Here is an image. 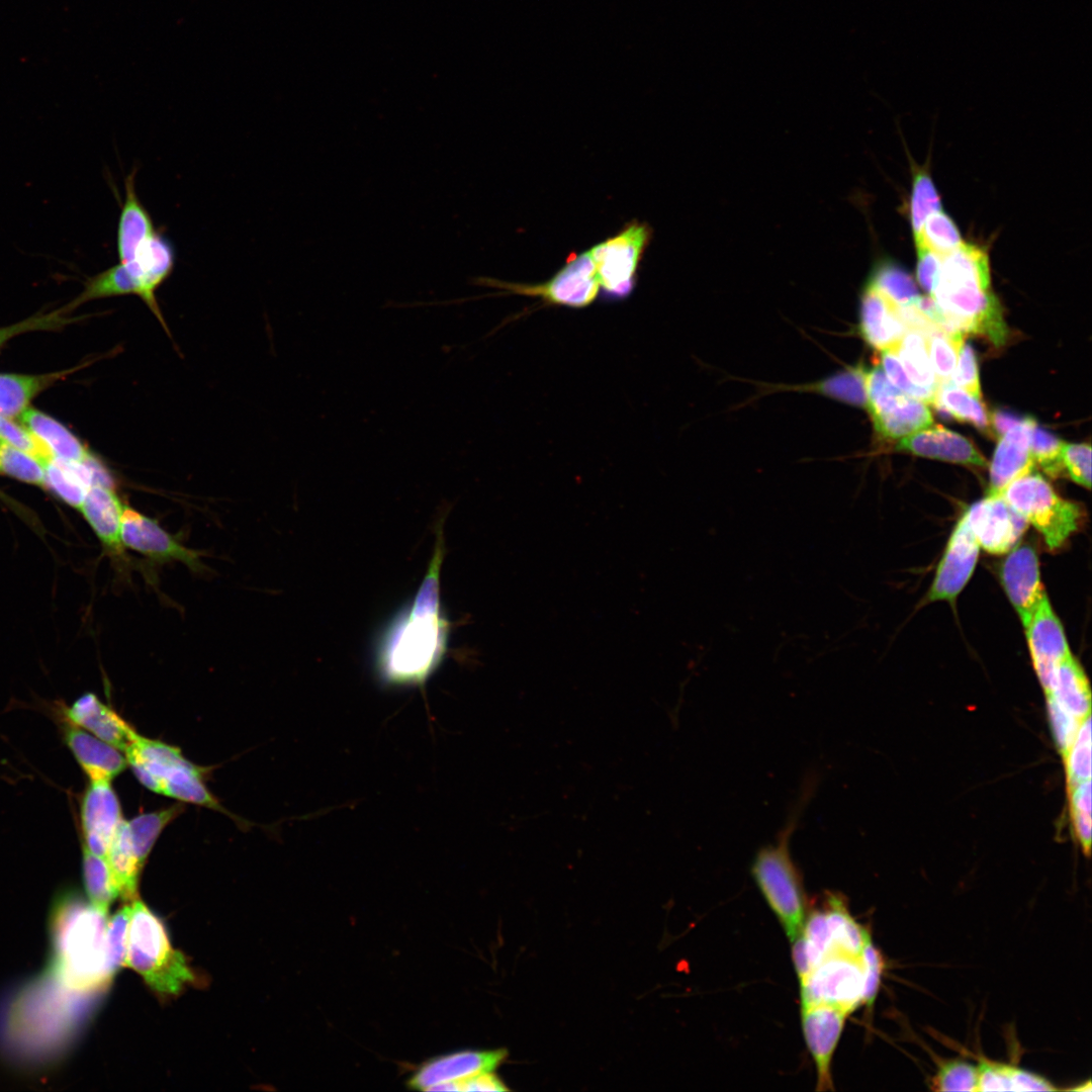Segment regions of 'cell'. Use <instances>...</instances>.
<instances>
[{
  "instance_id": "obj_2",
  "label": "cell",
  "mask_w": 1092,
  "mask_h": 1092,
  "mask_svg": "<svg viewBox=\"0 0 1092 1092\" xmlns=\"http://www.w3.org/2000/svg\"><path fill=\"white\" fill-rule=\"evenodd\" d=\"M930 296L953 331L984 336L997 347L1006 342L1008 329L991 290L988 255L981 248L963 243L943 257Z\"/></svg>"
},
{
  "instance_id": "obj_59",
  "label": "cell",
  "mask_w": 1092,
  "mask_h": 1092,
  "mask_svg": "<svg viewBox=\"0 0 1092 1092\" xmlns=\"http://www.w3.org/2000/svg\"><path fill=\"white\" fill-rule=\"evenodd\" d=\"M1070 1090H1074V1091H1091V1083H1090V1081H1087V1083H1085L1081 1087H1074V1088H1071Z\"/></svg>"
},
{
  "instance_id": "obj_52",
  "label": "cell",
  "mask_w": 1092,
  "mask_h": 1092,
  "mask_svg": "<svg viewBox=\"0 0 1092 1092\" xmlns=\"http://www.w3.org/2000/svg\"><path fill=\"white\" fill-rule=\"evenodd\" d=\"M1046 706L1056 745L1064 755L1072 745L1084 719H1078L1049 697H1046Z\"/></svg>"
},
{
  "instance_id": "obj_12",
  "label": "cell",
  "mask_w": 1092,
  "mask_h": 1092,
  "mask_svg": "<svg viewBox=\"0 0 1092 1092\" xmlns=\"http://www.w3.org/2000/svg\"><path fill=\"white\" fill-rule=\"evenodd\" d=\"M120 537L125 548L157 563L179 561L195 572L205 568L199 552L184 546L154 519L127 506L122 513Z\"/></svg>"
},
{
  "instance_id": "obj_55",
  "label": "cell",
  "mask_w": 1092,
  "mask_h": 1092,
  "mask_svg": "<svg viewBox=\"0 0 1092 1092\" xmlns=\"http://www.w3.org/2000/svg\"><path fill=\"white\" fill-rule=\"evenodd\" d=\"M861 957L866 970L863 1004L872 1007L879 990L884 962L872 940L867 943Z\"/></svg>"
},
{
  "instance_id": "obj_19",
  "label": "cell",
  "mask_w": 1092,
  "mask_h": 1092,
  "mask_svg": "<svg viewBox=\"0 0 1092 1092\" xmlns=\"http://www.w3.org/2000/svg\"><path fill=\"white\" fill-rule=\"evenodd\" d=\"M122 819L119 801L110 782H90L81 803L84 846L105 858Z\"/></svg>"
},
{
  "instance_id": "obj_18",
  "label": "cell",
  "mask_w": 1092,
  "mask_h": 1092,
  "mask_svg": "<svg viewBox=\"0 0 1092 1092\" xmlns=\"http://www.w3.org/2000/svg\"><path fill=\"white\" fill-rule=\"evenodd\" d=\"M507 1057L505 1050L459 1051L431 1059L410 1077L412 1089L428 1091L443 1082H461L484 1072H492Z\"/></svg>"
},
{
  "instance_id": "obj_31",
  "label": "cell",
  "mask_w": 1092,
  "mask_h": 1092,
  "mask_svg": "<svg viewBox=\"0 0 1092 1092\" xmlns=\"http://www.w3.org/2000/svg\"><path fill=\"white\" fill-rule=\"evenodd\" d=\"M80 367L40 375L0 373V415L20 417L34 396Z\"/></svg>"
},
{
  "instance_id": "obj_60",
  "label": "cell",
  "mask_w": 1092,
  "mask_h": 1092,
  "mask_svg": "<svg viewBox=\"0 0 1092 1092\" xmlns=\"http://www.w3.org/2000/svg\"><path fill=\"white\" fill-rule=\"evenodd\" d=\"M0 443H1V441H0Z\"/></svg>"
},
{
  "instance_id": "obj_58",
  "label": "cell",
  "mask_w": 1092,
  "mask_h": 1092,
  "mask_svg": "<svg viewBox=\"0 0 1092 1092\" xmlns=\"http://www.w3.org/2000/svg\"><path fill=\"white\" fill-rule=\"evenodd\" d=\"M1023 418L1017 417L1011 413L1004 411H996L990 418V424L993 426L995 434L1002 437L1009 429L1021 422Z\"/></svg>"
},
{
  "instance_id": "obj_57",
  "label": "cell",
  "mask_w": 1092,
  "mask_h": 1092,
  "mask_svg": "<svg viewBox=\"0 0 1092 1092\" xmlns=\"http://www.w3.org/2000/svg\"><path fill=\"white\" fill-rule=\"evenodd\" d=\"M460 1084V1091H506L505 1084L492 1074L484 1072L465 1079Z\"/></svg>"
},
{
  "instance_id": "obj_9",
  "label": "cell",
  "mask_w": 1092,
  "mask_h": 1092,
  "mask_svg": "<svg viewBox=\"0 0 1092 1092\" xmlns=\"http://www.w3.org/2000/svg\"><path fill=\"white\" fill-rule=\"evenodd\" d=\"M471 283L503 290L500 294L539 297L551 305L582 308L590 305L600 293L596 266L589 251L571 254L565 264L547 281L538 284L507 282L490 277H475Z\"/></svg>"
},
{
  "instance_id": "obj_41",
  "label": "cell",
  "mask_w": 1092,
  "mask_h": 1092,
  "mask_svg": "<svg viewBox=\"0 0 1092 1092\" xmlns=\"http://www.w3.org/2000/svg\"><path fill=\"white\" fill-rule=\"evenodd\" d=\"M924 336L938 385L950 381L960 347L964 342V334L949 333L938 327Z\"/></svg>"
},
{
  "instance_id": "obj_34",
  "label": "cell",
  "mask_w": 1092,
  "mask_h": 1092,
  "mask_svg": "<svg viewBox=\"0 0 1092 1092\" xmlns=\"http://www.w3.org/2000/svg\"><path fill=\"white\" fill-rule=\"evenodd\" d=\"M933 405L958 421L972 424L987 433L991 431L990 418L981 398L975 397L951 381L938 385Z\"/></svg>"
},
{
  "instance_id": "obj_10",
  "label": "cell",
  "mask_w": 1092,
  "mask_h": 1092,
  "mask_svg": "<svg viewBox=\"0 0 1092 1092\" xmlns=\"http://www.w3.org/2000/svg\"><path fill=\"white\" fill-rule=\"evenodd\" d=\"M801 1003L828 1005L847 1015L863 1004L866 970L862 957L832 952L800 982Z\"/></svg>"
},
{
  "instance_id": "obj_25",
  "label": "cell",
  "mask_w": 1092,
  "mask_h": 1092,
  "mask_svg": "<svg viewBox=\"0 0 1092 1092\" xmlns=\"http://www.w3.org/2000/svg\"><path fill=\"white\" fill-rule=\"evenodd\" d=\"M69 723L88 730L99 739L123 752L139 734L111 708L94 694L81 696L65 711Z\"/></svg>"
},
{
  "instance_id": "obj_38",
  "label": "cell",
  "mask_w": 1092,
  "mask_h": 1092,
  "mask_svg": "<svg viewBox=\"0 0 1092 1092\" xmlns=\"http://www.w3.org/2000/svg\"><path fill=\"white\" fill-rule=\"evenodd\" d=\"M83 877L91 905L107 914L108 908L118 896V892L106 859L91 852L85 846H83Z\"/></svg>"
},
{
  "instance_id": "obj_37",
  "label": "cell",
  "mask_w": 1092,
  "mask_h": 1092,
  "mask_svg": "<svg viewBox=\"0 0 1092 1092\" xmlns=\"http://www.w3.org/2000/svg\"><path fill=\"white\" fill-rule=\"evenodd\" d=\"M126 294L138 295V285L127 267L118 263L88 278L83 291L64 308L67 312H71L79 305L93 299Z\"/></svg>"
},
{
  "instance_id": "obj_26",
  "label": "cell",
  "mask_w": 1092,
  "mask_h": 1092,
  "mask_svg": "<svg viewBox=\"0 0 1092 1092\" xmlns=\"http://www.w3.org/2000/svg\"><path fill=\"white\" fill-rule=\"evenodd\" d=\"M65 740L90 782H111L127 765L119 749L69 722Z\"/></svg>"
},
{
  "instance_id": "obj_5",
  "label": "cell",
  "mask_w": 1092,
  "mask_h": 1092,
  "mask_svg": "<svg viewBox=\"0 0 1092 1092\" xmlns=\"http://www.w3.org/2000/svg\"><path fill=\"white\" fill-rule=\"evenodd\" d=\"M108 921L92 905L73 908L58 929L61 968L68 984L76 988L97 987L110 980L105 935Z\"/></svg>"
},
{
  "instance_id": "obj_42",
  "label": "cell",
  "mask_w": 1092,
  "mask_h": 1092,
  "mask_svg": "<svg viewBox=\"0 0 1092 1092\" xmlns=\"http://www.w3.org/2000/svg\"><path fill=\"white\" fill-rule=\"evenodd\" d=\"M897 305H909L920 296L912 277L891 262L875 267L868 280Z\"/></svg>"
},
{
  "instance_id": "obj_27",
  "label": "cell",
  "mask_w": 1092,
  "mask_h": 1092,
  "mask_svg": "<svg viewBox=\"0 0 1092 1092\" xmlns=\"http://www.w3.org/2000/svg\"><path fill=\"white\" fill-rule=\"evenodd\" d=\"M135 173L133 169L124 179L125 198L117 225V254L123 264L131 261L138 248L156 232L151 214L136 194Z\"/></svg>"
},
{
  "instance_id": "obj_16",
  "label": "cell",
  "mask_w": 1092,
  "mask_h": 1092,
  "mask_svg": "<svg viewBox=\"0 0 1092 1092\" xmlns=\"http://www.w3.org/2000/svg\"><path fill=\"white\" fill-rule=\"evenodd\" d=\"M1036 675L1046 692L1055 669L1071 653L1063 626L1046 595L1037 605L1024 627Z\"/></svg>"
},
{
  "instance_id": "obj_17",
  "label": "cell",
  "mask_w": 1092,
  "mask_h": 1092,
  "mask_svg": "<svg viewBox=\"0 0 1092 1092\" xmlns=\"http://www.w3.org/2000/svg\"><path fill=\"white\" fill-rule=\"evenodd\" d=\"M175 257L171 241L163 233L156 231L138 248L133 259L124 263L136 282L138 295L166 331L168 329L157 302L156 291L171 275Z\"/></svg>"
},
{
  "instance_id": "obj_20",
  "label": "cell",
  "mask_w": 1092,
  "mask_h": 1092,
  "mask_svg": "<svg viewBox=\"0 0 1092 1092\" xmlns=\"http://www.w3.org/2000/svg\"><path fill=\"white\" fill-rule=\"evenodd\" d=\"M1001 578L1008 599L1025 627L1045 596L1035 550L1028 544L1014 546L1002 564Z\"/></svg>"
},
{
  "instance_id": "obj_28",
  "label": "cell",
  "mask_w": 1092,
  "mask_h": 1092,
  "mask_svg": "<svg viewBox=\"0 0 1092 1092\" xmlns=\"http://www.w3.org/2000/svg\"><path fill=\"white\" fill-rule=\"evenodd\" d=\"M1046 697L1080 720L1090 716L1091 694L1084 670L1069 653L1055 669Z\"/></svg>"
},
{
  "instance_id": "obj_13",
  "label": "cell",
  "mask_w": 1092,
  "mask_h": 1092,
  "mask_svg": "<svg viewBox=\"0 0 1092 1092\" xmlns=\"http://www.w3.org/2000/svg\"><path fill=\"white\" fill-rule=\"evenodd\" d=\"M964 515L979 546L992 554L1009 552L1028 525L1002 494L987 493Z\"/></svg>"
},
{
  "instance_id": "obj_54",
  "label": "cell",
  "mask_w": 1092,
  "mask_h": 1092,
  "mask_svg": "<svg viewBox=\"0 0 1092 1092\" xmlns=\"http://www.w3.org/2000/svg\"><path fill=\"white\" fill-rule=\"evenodd\" d=\"M950 381L975 397L981 398L976 354L972 345L965 342V340L960 347L957 365Z\"/></svg>"
},
{
  "instance_id": "obj_14",
  "label": "cell",
  "mask_w": 1092,
  "mask_h": 1092,
  "mask_svg": "<svg viewBox=\"0 0 1092 1092\" xmlns=\"http://www.w3.org/2000/svg\"><path fill=\"white\" fill-rule=\"evenodd\" d=\"M980 546L966 516L957 523L937 565L927 595L928 602H953L971 578L978 561Z\"/></svg>"
},
{
  "instance_id": "obj_46",
  "label": "cell",
  "mask_w": 1092,
  "mask_h": 1092,
  "mask_svg": "<svg viewBox=\"0 0 1092 1092\" xmlns=\"http://www.w3.org/2000/svg\"><path fill=\"white\" fill-rule=\"evenodd\" d=\"M939 210H941V203L931 178L924 171H918L914 177L910 201V219L914 236L918 234L924 221Z\"/></svg>"
},
{
  "instance_id": "obj_8",
  "label": "cell",
  "mask_w": 1092,
  "mask_h": 1092,
  "mask_svg": "<svg viewBox=\"0 0 1092 1092\" xmlns=\"http://www.w3.org/2000/svg\"><path fill=\"white\" fill-rule=\"evenodd\" d=\"M651 237V228L634 219L616 235L588 249L605 299L620 300L631 294Z\"/></svg>"
},
{
  "instance_id": "obj_4",
  "label": "cell",
  "mask_w": 1092,
  "mask_h": 1092,
  "mask_svg": "<svg viewBox=\"0 0 1092 1092\" xmlns=\"http://www.w3.org/2000/svg\"><path fill=\"white\" fill-rule=\"evenodd\" d=\"M124 755L139 781L151 791L219 809L203 783V769L187 760L179 748L138 734Z\"/></svg>"
},
{
  "instance_id": "obj_21",
  "label": "cell",
  "mask_w": 1092,
  "mask_h": 1092,
  "mask_svg": "<svg viewBox=\"0 0 1092 1092\" xmlns=\"http://www.w3.org/2000/svg\"><path fill=\"white\" fill-rule=\"evenodd\" d=\"M859 330L873 348L895 353L908 329L898 305L867 282L860 298Z\"/></svg>"
},
{
  "instance_id": "obj_45",
  "label": "cell",
  "mask_w": 1092,
  "mask_h": 1092,
  "mask_svg": "<svg viewBox=\"0 0 1092 1092\" xmlns=\"http://www.w3.org/2000/svg\"><path fill=\"white\" fill-rule=\"evenodd\" d=\"M0 473L26 483L42 486L44 484V462L2 442L0 443Z\"/></svg>"
},
{
  "instance_id": "obj_24",
  "label": "cell",
  "mask_w": 1092,
  "mask_h": 1092,
  "mask_svg": "<svg viewBox=\"0 0 1092 1092\" xmlns=\"http://www.w3.org/2000/svg\"><path fill=\"white\" fill-rule=\"evenodd\" d=\"M897 450L970 466L984 467L986 459L964 436L933 424L899 440Z\"/></svg>"
},
{
  "instance_id": "obj_29",
  "label": "cell",
  "mask_w": 1092,
  "mask_h": 1092,
  "mask_svg": "<svg viewBox=\"0 0 1092 1092\" xmlns=\"http://www.w3.org/2000/svg\"><path fill=\"white\" fill-rule=\"evenodd\" d=\"M19 419L21 424L50 450L54 457L67 461L82 462L91 455L74 434L44 413L27 407Z\"/></svg>"
},
{
  "instance_id": "obj_40",
  "label": "cell",
  "mask_w": 1092,
  "mask_h": 1092,
  "mask_svg": "<svg viewBox=\"0 0 1092 1092\" xmlns=\"http://www.w3.org/2000/svg\"><path fill=\"white\" fill-rule=\"evenodd\" d=\"M914 238L916 247H924L941 258L964 243L957 225L942 210L932 213Z\"/></svg>"
},
{
  "instance_id": "obj_1",
  "label": "cell",
  "mask_w": 1092,
  "mask_h": 1092,
  "mask_svg": "<svg viewBox=\"0 0 1092 1092\" xmlns=\"http://www.w3.org/2000/svg\"><path fill=\"white\" fill-rule=\"evenodd\" d=\"M443 520L441 517L436 527L433 556L414 600L392 618L378 639L374 666L383 687H422L444 659L450 624L440 599Z\"/></svg>"
},
{
  "instance_id": "obj_33",
  "label": "cell",
  "mask_w": 1092,
  "mask_h": 1092,
  "mask_svg": "<svg viewBox=\"0 0 1092 1092\" xmlns=\"http://www.w3.org/2000/svg\"><path fill=\"white\" fill-rule=\"evenodd\" d=\"M977 1068L978 1091L1059 1090L1044 1077L1005 1063L983 1059Z\"/></svg>"
},
{
  "instance_id": "obj_23",
  "label": "cell",
  "mask_w": 1092,
  "mask_h": 1092,
  "mask_svg": "<svg viewBox=\"0 0 1092 1092\" xmlns=\"http://www.w3.org/2000/svg\"><path fill=\"white\" fill-rule=\"evenodd\" d=\"M124 507L113 487L94 485L79 508L106 553L119 564L128 562L120 537Z\"/></svg>"
},
{
  "instance_id": "obj_32",
  "label": "cell",
  "mask_w": 1092,
  "mask_h": 1092,
  "mask_svg": "<svg viewBox=\"0 0 1092 1092\" xmlns=\"http://www.w3.org/2000/svg\"><path fill=\"white\" fill-rule=\"evenodd\" d=\"M832 952L861 957L871 934L848 912L841 896L830 894L823 907ZM831 952V953H832Z\"/></svg>"
},
{
  "instance_id": "obj_47",
  "label": "cell",
  "mask_w": 1092,
  "mask_h": 1092,
  "mask_svg": "<svg viewBox=\"0 0 1092 1092\" xmlns=\"http://www.w3.org/2000/svg\"><path fill=\"white\" fill-rule=\"evenodd\" d=\"M1065 442L1039 428L1036 423L1030 431V451L1033 461L1036 462L1046 474L1053 477L1059 476L1063 469L1061 451Z\"/></svg>"
},
{
  "instance_id": "obj_51",
  "label": "cell",
  "mask_w": 1092,
  "mask_h": 1092,
  "mask_svg": "<svg viewBox=\"0 0 1092 1092\" xmlns=\"http://www.w3.org/2000/svg\"><path fill=\"white\" fill-rule=\"evenodd\" d=\"M1061 461L1069 477L1076 483L1090 488L1091 485V447L1089 444L1064 443Z\"/></svg>"
},
{
  "instance_id": "obj_7",
  "label": "cell",
  "mask_w": 1092,
  "mask_h": 1092,
  "mask_svg": "<svg viewBox=\"0 0 1092 1092\" xmlns=\"http://www.w3.org/2000/svg\"><path fill=\"white\" fill-rule=\"evenodd\" d=\"M1002 495L1052 550L1060 548L1077 531L1083 516L1078 504L1063 498L1033 470L1012 481Z\"/></svg>"
},
{
  "instance_id": "obj_15",
  "label": "cell",
  "mask_w": 1092,
  "mask_h": 1092,
  "mask_svg": "<svg viewBox=\"0 0 1092 1092\" xmlns=\"http://www.w3.org/2000/svg\"><path fill=\"white\" fill-rule=\"evenodd\" d=\"M802 1029L815 1063L818 1091H832L831 1062L847 1014L828 1005L802 1006Z\"/></svg>"
},
{
  "instance_id": "obj_6",
  "label": "cell",
  "mask_w": 1092,
  "mask_h": 1092,
  "mask_svg": "<svg viewBox=\"0 0 1092 1092\" xmlns=\"http://www.w3.org/2000/svg\"><path fill=\"white\" fill-rule=\"evenodd\" d=\"M795 826L788 824L778 843L762 847L752 862V877L792 942L806 919V896L801 874L792 860L789 838Z\"/></svg>"
},
{
  "instance_id": "obj_49",
  "label": "cell",
  "mask_w": 1092,
  "mask_h": 1092,
  "mask_svg": "<svg viewBox=\"0 0 1092 1092\" xmlns=\"http://www.w3.org/2000/svg\"><path fill=\"white\" fill-rule=\"evenodd\" d=\"M64 307L48 313H39L29 316L19 323L0 328V349L13 337L31 331H55L76 320L69 317Z\"/></svg>"
},
{
  "instance_id": "obj_44",
  "label": "cell",
  "mask_w": 1092,
  "mask_h": 1092,
  "mask_svg": "<svg viewBox=\"0 0 1092 1092\" xmlns=\"http://www.w3.org/2000/svg\"><path fill=\"white\" fill-rule=\"evenodd\" d=\"M930 1086L935 1091L977 1092L978 1068L961 1059L940 1061Z\"/></svg>"
},
{
  "instance_id": "obj_39",
  "label": "cell",
  "mask_w": 1092,
  "mask_h": 1092,
  "mask_svg": "<svg viewBox=\"0 0 1092 1092\" xmlns=\"http://www.w3.org/2000/svg\"><path fill=\"white\" fill-rule=\"evenodd\" d=\"M181 811L182 807L180 805H174L164 810L139 815L127 821L132 846L142 866H144L162 830Z\"/></svg>"
},
{
  "instance_id": "obj_30",
  "label": "cell",
  "mask_w": 1092,
  "mask_h": 1092,
  "mask_svg": "<svg viewBox=\"0 0 1092 1092\" xmlns=\"http://www.w3.org/2000/svg\"><path fill=\"white\" fill-rule=\"evenodd\" d=\"M105 859L118 896L130 902L136 899L139 876L143 866L134 852L127 821L124 819L113 835Z\"/></svg>"
},
{
  "instance_id": "obj_22",
  "label": "cell",
  "mask_w": 1092,
  "mask_h": 1092,
  "mask_svg": "<svg viewBox=\"0 0 1092 1092\" xmlns=\"http://www.w3.org/2000/svg\"><path fill=\"white\" fill-rule=\"evenodd\" d=\"M1035 421L1029 417L1009 429L998 442L990 465L988 494H1002L1015 479L1031 472L1030 431Z\"/></svg>"
},
{
  "instance_id": "obj_43",
  "label": "cell",
  "mask_w": 1092,
  "mask_h": 1092,
  "mask_svg": "<svg viewBox=\"0 0 1092 1092\" xmlns=\"http://www.w3.org/2000/svg\"><path fill=\"white\" fill-rule=\"evenodd\" d=\"M1068 788L1091 780V719L1086 717L1064 754Z\"/></svg>"
},
{
  "instance_id": "obj_53",
  "label": "cell",
  "mask_w": 1092,
  "mask_h": 1092,
  "mask_svg": "<svg viewBox=\"0 0 1092 1092\" xmlns=\"http://www.w3.org/2000/svg\"><path fill=\"white\" fill-rule=\"evenodd\" d=\"M881 362L882 370L893 385L926 404H933L936 393L914 384L907 376L895 353L883 352Z\"/></svg>"
},
{
  "instance_id": "obj_56",
  "label": "cell",
  "mask_w": 1092,
  "mask_h": 1092,
  "mask_svg": "<svg viewBox=\"0 0 1092 1092\" xmlns=\"http://www.w3.org/2000/svg\"><path fill=\"white\" fill-rule=\"evenodd\" d=\"M916 249L918 255L917 279L922 288L931 294L942 258L924 247L919 246Z\"/></svg>"
},
{
  "instance_id": "obj_50",
  "label": "cell",
  "mask_w": 1092,
  "mask_h": 1092,
  "mask_svg": "<svg viewBox=\"0 0 1092 1092\" xmlns=\"http://www.w3.org/2000/svg\"><path fill=\"white\" fill-rule=\"evenodd\" d=\"M0 441L31 454L42 462L53 456L50 450L27 428L1 415Z\"/></svg>"
},
{
  "instance_id": "obj_3",
  "label": "cell",
  "mask_w": 1092,
  "mask_h": 1092,
  "mask_svg": "<svg viewBox=\"0 0 1092 1092\" xmlns=\"http://www.w3.org/2000/svg\"><path fill=\"white\" fill-rule=\"evenodd\" d=\"M124 965L139 973L158 995H178L196 976L173 948L162 921L138 898L131 901Z\"/></svg>"
},
{
  "instance_id": "obj_35",
  "label": "cell",
  "mask_w": 1092,
  "mask_h": 1092,
  "mask_svg": "<svg viewBox=\"0 0 1092 1092\" xmlns=\"http://www.w3.org/2000/svg\"><path fill=\"white\" fill-rule=\"evenodd\" d=\"M895 354L914 384L936 393L938 382L923 333L912 329L907 330Z\"/></svg>"
},
{
  "instance_id": "obj_36",
  "label": "cell",
  "mask_w": 1092,
  "mask_h": 1092,
  "mask_svg": "<svg viewBox=\"0 0 1092 1092\" xmlns=\"http://www.w3.org/2000/svg\"><path fill=\"white\" fill-rule=\"evenodd\" d=\"M867 380L868 370L863 365H855L821 381L803 386L802 390L815 391L847 404L866 407Z\"/></svg>"
},
{
  "instance_id": "obj_11",
  "label": "cell",
  "mask_w": 1092,
  "mask_h": 1092,
  "mask_svg": "<svg viewBox=\"0 0 1092 1092\" xmlns=\"http://www.w3.org/2000/svg\"><path fill=\"white\" fill-rule=\"evenodd\" d=\"M867 391L866 407L884 439H902L933 424L927 404L893 385L881 367L868 370Z\"/></svg>"
},
{
  "instance_id": "obj_48",
  "label": "cell",
  "mask_w": 1092,
  "mask_h": 1092,
  "mask_svg": "<svg viewBox=\"0 0 1092 1092\" xmlns=\"http://www.w3.org/2000/svg\"><path fill=\"white\" fill-rule=\"evenodd\" d=\"M129 917L130 905H125L107 923L105 948L107 967L112 976L124 965Z\"/></svg>"
}]
</instances>
